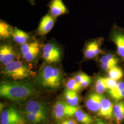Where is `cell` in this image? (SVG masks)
<instances>
[{
  "instance_id": "cell-20",
  "label": "cell",
  "mask_w": 124,
  "mask_h": 124,
  "mask_svg": "<svg viewBox=\"0 0 124 124\" xmlns=\"http://www.w3.org/2000/svg\"><path fill=\"white\" fill-rule=\"evenodd\" d=\"M64 98L66 102L73 106L77 107L79 102V97L76 92L66 89L64 92Z\"/></svg>"
},
{
  "instance_id": "cell-1",
  "label": "cell",
  "mask_w": 124,
  "mask_h": 124,
  "mask_svg": "<svg viewBox=\"0 0 124 124\" xmlns=\"http://www.w3.org/2000/svg\"><path fill=\"white\" fill-rule=\"evenodd\" d=\"M31 81H3L0 85V96L14 102H20L31 98L38 93Z\"/></svg>"
},
{
  "instance_id": "cell-31",
  "label": "cell",
  "mask_w": 124,
  "mask_h": 124,
  "mask_svg": "<svg viewBox=\"0 0 124 124\" xmlns=\"http://www.w3.org/2000/svg\"><path fill=\"white\" fill-rule=\"evenodd\" d=\"M94 124H107L106 123L104 122L103 120L100 119H97L94 122Z\"/></svg>"
},
{
  "instance_id": "cell-18",
  "label": "cell",
  "mask_w": 124,
  "mask_h": 124,
  "mask_svg": "<svg viewBox=\"0 0 124 124\" xmlns=\"http://www.w3.org/2000/svg\"><path fill=\"white\" fill-rule=\"evenodd\" d=\"M14 28L1 19L0 21V37L2 40L12 38Z\"/></svg>"
},
{
  "instance_id": "cell-13",
  "label": "cell",
  "mask_w": 124,
  "mask_h": 124,
  "mask_svg": "<svg viewBox=\"0 0 124 124\" xmlns=\"http://www.w3.org/2000/svg\"><path fill=\"white\" fill-rule=\"evenodd\" d=\"M49 13L55 18L69 13V10L62 0H51L49 3Z\"/></svg>"
},
{
  "instance_id": "cell-10",
  "label": "cell",
  "mask_w": 124,
  "mask_h": 124,
  "mask_svg": "<svg viewBox=\"0 0 124 124\" xmlns=\"http://www.w3.org/2000/svg\"><path fill=\"white\" fill-rule=\"evenodd\" d=\"M24 113H31L46 119L47 118L48 111L44 103L36 100H31L27 103L24 107Z\"/></svg>"
},
{
  "instance_id": "cell-9",
  "label": "cell",
  "mask_w": 124,
  "mask_h": 124,
  "mask_svg": "<svg viewBox=\"0 0 124 124\" xmlns=\"http://www.w3.org/2000/svg\"><path fill=\"white\" fill-rule=\"evenodd\" d=\"M103 41V38H98L87 41L83 49L84 58L85 59H91L96 58L102 53L101 46Z\"/></svg>"
},
{
  "instance_id": "cell-11",
  "label": "cell",
  "mask_w": 124,
  "mask_h": 124,
  "mask_svg": "<svg viewBox=\"0 0 124 124\" xmlns=\"http://www.w3.org/2000/svg\"><path fill=\"white\" fill-rule=\"evenodd\" d=\"M17 53L13 46L10 43H3L0 46V61L5 65L14 60Z\"/></svg>"
},
{
  "instance_id": "cell-29",
  "label": "cell",
  "mask_w": 124,
  "mask_h": 124,
  "mask_svg": "<svg viewBox=\"0 0 124 124\" xmlns=\"http://www.w3.org/2000/svg\"><path fill=\"white\" fill-rule=\"evenodd\" d=\"M92 81V79L88 75V77H87L85 79L83 80L81 83H80V85L83 88H86L91 83Z\"/></svg>"
},
{
  "instance_id": "cell-28",
  "label": "cell",
  "mask_w": 124,
  "mask_h": 124,
  "mask_svg": "<svg viewBox=\"0 0 124 124\" xmlns=\"http://www.w3.org/2000/svg\"><path fill=\"white\" fill-rule=\"evenodd\" d=\"M88 76V75H86V74H85L83 73H80L75 76V79L77 82H78L79 84H80V83Z\"/></svg>"
},
{
  "instance_id": "cell-7",
  "label": "cell",
  "mask_w": 124,
  "mask_h": 124,
  "mask_svg": "<svg viewBox=\"0 0 124 124\" xmlns=\"http://www.w3.org/2000/svg\"><path fill=\"white\" fill-rule=\"evenodd\" d=\"M0 124H25L26 120L14 107H9L2 110L0 116Z\"/></svg>"
},
{
  "instance_id": "cell-3",
  "label": "cell",
  "mask_w": 124,
  "mask_h": 124,
  "mask_svg": "<svg viewBox=\"0 0 124 124\" xmlns=\"http://www.w3.org/2000/svg\"><path fill=\"white\" fill-rule=\"evenodd\" d=\"M3 73L14 80H24L35 74L26 64L18 60H14L6 65Z\"/></svg>"
},
{
  "instance_id": "cell-12",
  "label": "cell",
  "mask_w": 124,
  "mask_h": 124,
  "mask_svg": "<svg viewBox=\"0 0 124 124\" xmlns=\"http://www.w3.org/2000/svg\"><path fill=\"white\" fill-rule=\"evenodd\" d=\"M56 21V18L53 17L49 13L46 14L43 17L37 29V35L44 36L47 34L53 29L55 23Z\"/></svg>"
},
{
  "instance_id": "cell-25",
  "label": "cell",
  "mask_w": 124,
  "mask_h": 124,
  "mask_svg": "<svg viewBox=\"0 0 124 124\" xmlns=\"http://www.w3.org/2000/svg\"><path fill=\"white\" fill-rule=\"evenodd\" d=\"M123 91H124V81H121L118 83L115 88L109 90L108 93L110 96H112L116 94L120 93Z\"/></svg>"
},
{
  "instance_id": "cell-27",
  "label": "cell",
  "mask_w": 124,
  "mask_h": 124,
  "mask_svg": "<svg viewBox=\"0 0 124 124\" xmlns=\"http://www.w3.org/2000/svg\"><path fill=\"white\" fill-rule=\"evenodd\" d=\"M101 65L102 68L104 70L109 71L111 69L115 66H117V65H116L113 63L110 62H101Z\"/></svg>"
},
{
  "instance_id": "cell-32",
  "label": "cell",
  "mask_w": 124,
  "mask_h": 124,
  "mask_svg": "<svg viewBox=\"0 0 124 124\" xmlns=\"http://www.w3.org/2000/svg\"><path fill=\"white\" fill-rule=\"evenodd\" d=\"M30 0V1H31V2H32V1H33V0Z\"/></svg>"
},
{
  "instance_id": "cell-21",
  "label": "cell",
  "mask_w": 124,
  "mask_h": 124,
  "mask_svg": "<svg viewBox=\"0 0 124 124\" xmlns=\"http://www.w3.org/2000/svg\"><path fill=\"white\" fill-rule=\"evenodd\" d=\"M108 77L116 80H120L124 76L122 70L119 67L115 66L108 71Z\"/></svg>"
},
{
  "instance_id": "cell-6",
  "label": "cell",
  "mask_w": 124,
  "mask_h": 124,
  "mask_svg": "<svg viewBox=\"0 0 124 124\" xmlns=\"http://www.w3.org/2000/svg\"><path fill=\"white\" fill-rule=\"evenodd\" d=\"M110 40L116 47V54L124 61V28L114 23L109 33Z\"/></svg>"
},
{
  "instance_id": "cell-22",
  "label": "cell",
  "mask_w": 124,
  "mask_h": 124,
  "mask_svg": "<svg viewBox=\"0 0 124 124\" xmlns=\"http://www.w3.org/2000/svg\"><path fill=\"white\" fill-rule=\"evenodd\" d=\"M107 90L105 83L104 81V77H99L96 80L95 83L96 92L99 94L104 93Z\"/></svg>"
},
{
  "instance_id": "cell-26",
  "label": "cell",
  "mask_w": 124,
  "mask_h": 124,
  "mask_svg": "<svg viewBox=\"0 0 124 124\" xmlns=\"http://www.w3.org/2000/svg\"><path fill=\"white\" fill-rule=\"evenodd\" d=\"M104 81L107 89V90H108V91L115 88L118 83L117 80H114L109 77H104Z\"/></svg>"
},
{
  "instance_id": "cell-30",
  "label": "cell",
  "mask_w": 124,
  "mask_h": 124,
  "mask_svg": "<svg viewBox=\"0 0 124 124\" xmlns=\"http://www.w3.org/2000/svg\"><path fill=\"white\" fill-rule=\"evenodd\" d=\"M62 124H78L77 122L74 119H68L63 121Z\"/></svg>"
},
{
  "instance_id": "cell-24",
  "label": "cell",
  "mask_w": 124,
  "mask_h": 124,
  "mask_svg": "<svg viewBox=\"0 0 124 124\" xmlns=\"http://www.w3.org/2000/svg\"><path fill=\"white\" fill-rule=\"evenodd\" d=\"M24 115L27 120L33 124H40L46 120V119L45 118L34 115L31 113H24Z\"/></svg>"
},
{
  "instance_id": "cell-15",
  "label": "cell",
  "mask_w": 124,
  "mask_h": 124,
  "mask_svg": "<svg viewBox=\"0 0 124 124\" xmlns=\"http://www.w3.org/2000/svg\"><path fill=\"white\" fill-rule=\"evenodd\" d=\"M103 96L97 93H91L86 99L85 105L90 111L98 113Z\"/></svg>"
},
{
  "instance_id": "cell-8",
  "label": "cell",
  "mask_w": 124,
  "mask_h": 124,
  "mask_svg": "<svg viewBox=\"0 0 124 124\" xmlns=\"http://www.w3.org/2000/svg\"><path fill=\"white\" fill-rule=\"evenodd\" d=\"M42 58L48 63L59 62L62 57V51L58 45L50 42L44 45L42 47Z\"/></svg>"
},
{
  "instance_id": "cell-19",
  "label": "cell",
  "mask_w": 124,
  "mask_h": 124,
  "mask_svg": "<svg viewBox=\"0 0 124 124\" xmlns=\"http://www.w3.org/2000/svg\"><path fill=\"white\" fill-rule=\"evenodd\" d=\"M75 116L76 120L81 124H93L94 123L93 118L80 108L75 112Z\"/></svg>"
},
{
  "instance_id": "cell-5",
  "label": "cell",
  "mask_w": 124,
  "mask_h": 124,
  "mask_svg": "<svg viewBox=\"0 0 124 124\" xmlns=\"http://www.w3.org/2000/svg\"><path fill=\"white\" fill-rule=\"evenodd\" d=\"M78 107L73 106L66 102L59 100L54 105L53 110V117L57 120H61L75 116L79 109Z\"/></svg>"
},
{
  "instance_id": "cell-17",
  "label": "cell",
  "mask_w": 124,
  "mask_h": 124,
  "mask_svg": "<svg viewBox=\"0 0 124 124\" xmlns=\"http://www.w3.org/2000/svg\"><path fill=\"white\" fill-rule=\"evenodd\" d=\"M113 116L117 123L121 124L124 120V101H120L114 106Z\"/></svg>"
},
{
  "instance_id": "cell-16",
  "label": "cell",
  "mask_w": 124,
  "mask_h": 124,
  "mask_svg": "<svg viewBox=\"0 0 124 124\" xmlns=\"http://www.w3.org/2000/svg\"><path fill=\"white\" fill-rule=\"evenodd\" d=\"M12 38L15 43L21 45L30 41L31 37L26 32L17 28H14Z\"/></svg>"
},
{
  "instance_id": "cell-14",
  "label": "cell",
  "mask_w": 124,
  "mask_h": 124,
  "mask_svg": "<svg viewBox=\"0 0 124 124\" xmlns=\"http://www.w3.org/2000/svg\"><path fill=\"white\" fill-rule=\"evenodd\" d=\"M114 106L111 101L107 98H102L98 115L108 120L111 119L113 117Z\"/></svg>"
},
{
  "instance_id": "cell-23",
  "label": "cell",
  "mask_w": 124,
  "mask_h": 124,
  "mask_svg": "<svg viewBox=\"0 0 124 124\" xmlns=\"http://www.w3.org/2000/svg\"><path fill=\"white\" fill-rule=\"evenodd\" d=\"M67 89L72 91L77 92L79 91L82 87L80 84L76 81L75 78L69 79L66 83Z\"/></svg>"
},
{
  "instance_id": "cell-2",
  "label": "cell",
  "mask_w": 124,
  "mask_h": 124,
  "mask_svg": "<svg viewBox=\"0 0 124 124\" xmlns=\"http://www.w3.org/2000/svg\"><path fill=\"white\" fill-rule=\"evenodd\" d=\"M37 79L42 87L49 90H55L61 85L62 73L58 68L46 65L40 70Z\"/></svg>"
},
{
  "instance_id": "cell-4",
  "label": "cell",
  "mask_w": 124,
  "mask_h": 124,
  "mask_svg": "<svg viewBox=\"0 0 124 124\" xmlns=\"http://www.w3.org/2000/svg\"><path fill=\"white\" fill-rule=\"evenodd\" d=\"M42 47L40 42L37 40H31L19 45L21 54L27 62H32L36 59L40 53Z\"/></svg>"
}]
</instances>
